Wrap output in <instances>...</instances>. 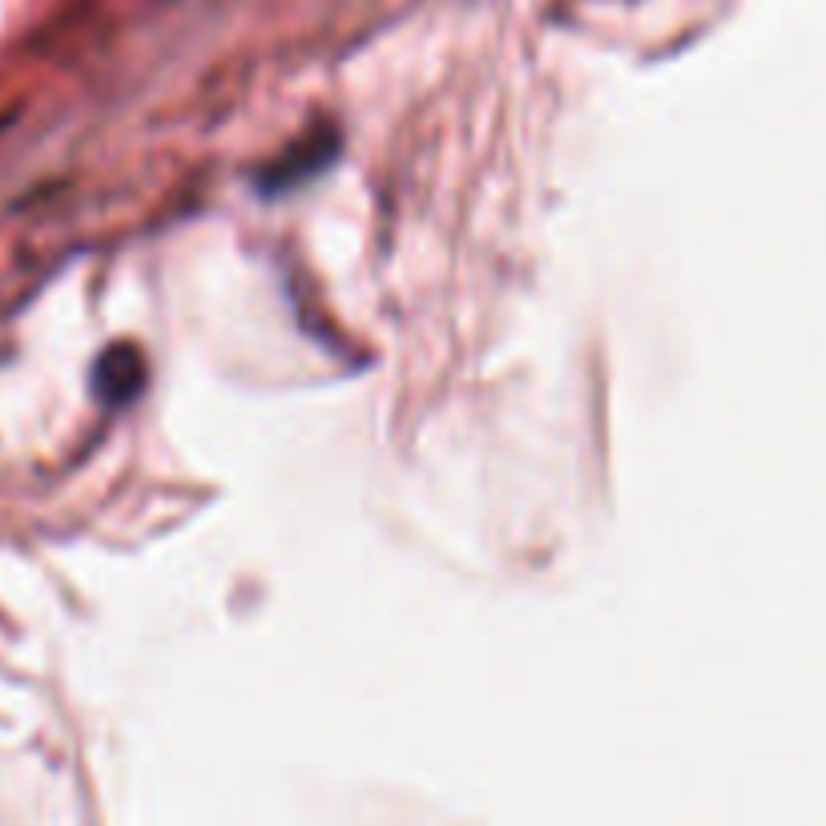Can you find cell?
<instances>
[{
	"instance_id": "1",
	"label": "cell",
	"mask_w": 826,
	"mask_h": 826,
	"mask_svg": "<svg viewBox=\"0 0 826 826\" xmlns=\"http://www.w3.org/2000/svg\"><path fill=\"white\" fill-rule=\"evenodd\" d=\"M335 158H339V130H335V125H311L307 134L294 137L279 158L267 161L263 170L254 173V186L263 190L267 198H279L287 190L319 178Z\"/></svg>"
},
{
	"instance_id": "2",
	"label": "cell",
	"mask_w": 826,
	"mask_h": 826,
	"mask_svg": "<svg viewBox=\"0 0 826 826\" xmlns=\"http://www.w3.org/2000/svg\"><path fill=\"white\" fill-rule=\"evenodd\" d=\"M142 387H146V360H142L137 347L113 343L106 355L97 360L94 391L101 403H109V408H125Z\"/></svg>"
}]
</instances>
